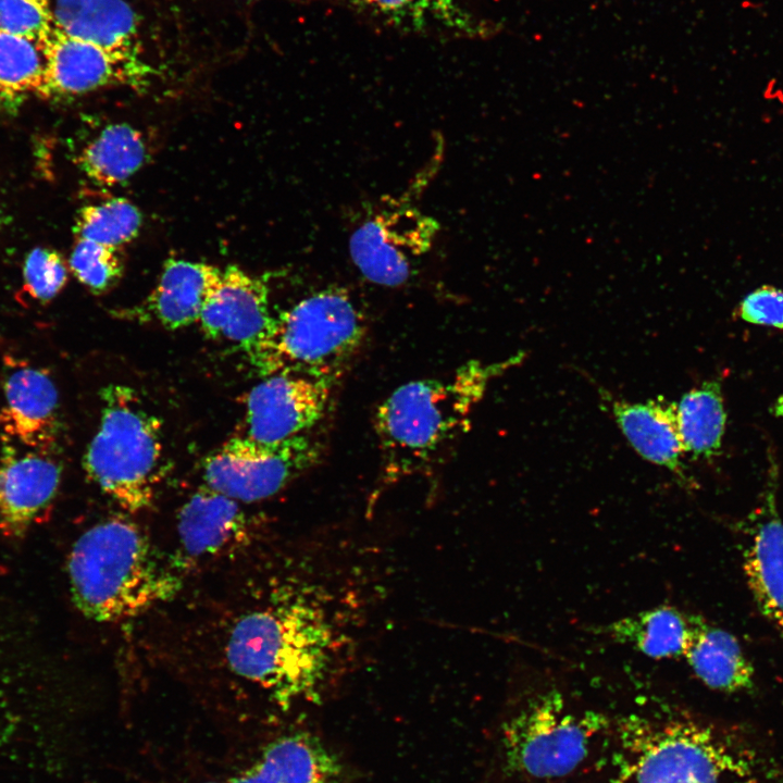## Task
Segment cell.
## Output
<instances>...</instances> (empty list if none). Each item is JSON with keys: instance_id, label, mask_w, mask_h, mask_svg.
<instances>
[{"instance_id": "obj_1", "label": "cell", "mask_w": 783, "mask_h": 783, "mask_svg": "<svg viewBox=\"0 0 783 783\" xmlns=\"http://www.w3.org/2000/svg\"><path fill=\"white\" fill-rule=\"evenodd\" d=\"M334 652V631L322 610L295 597L249 606L229 622L223 644L229 670L284 708L320 697Z\"/></svg>"}, {"instance_id": "obj_2", "label": "cell", "mask_w": 783, "mask_h": 783, "mask_svg": "<svg viewBox=\"0 0 783 783\" xmlns=\"http://www.w3.org/2000/svg\"><path fill=\"white\" fill-rule=\"evenodd\" d=\"M525 358L471 360L446 377L407 382L376 408L374 431L382 477L391 483L433 465L470 425V415L497 376Z\"/></svg>"}, {"instance_id": "obj_3", "label": "cell", "mask_w": 783, "mask_h": 783, "mask_svg": "<svg viewBox=\"0 0 783 783\" xmlns=\"http://www.w3.org/2000/svg\"><path fill=\"white\" fill-rule=\"evenodd\" d=\"M618 731L631 783H783L766 749L710 724L632 714Z\"/></svg>"}, {"instance_id": "obj_4", "label": "cell", "mask_w": 783, "mask_h": 783, "mask_svg": "<svg viewBox=\"0 0 783 783\" xmlns=\"http://www.w3.org/2000/svg\"><path fill=\"white\" fill-rule=\"evenodd\" d=\"M67 569L76 607L97 622L138 616L173 598L182 585L146 534L120 518L86 530L73 545Z\"/></svg>"}, {"instance_id": "obj_5", "label": "cell", "mask_w": 783, "mask_h": 783, "mask_svg": "<svg viewBox=\"0 0 783 783\" xmlns=\"http://www.w3.org/2000/svg\"><path fill=\"white\" fill-rule=\"evenodd\" d=\"M365 334V319L349 291L330 286L272 315L246 355L263 377L294 374L336 384Z\"/></svg>"}, {"instance_id": "obj_6", "label": "cell", "mask_w": 783, "mask_h": 783, "mask_svg": "<svg viewBox=\"0 0 783 783\" xmlns=\"http://www.w3.org/2000/svg\"><path fill=\"white\" fill-rule=\"evenodd\" d=\"M100 396L99 428L84 456V469L123 509H146L163 473L161 421L128 386L110 384Z\"/></svg>"}, {"instance_id": "obj_7", "label": "cell", "mask_w": 783, "mask_h": 783, "mask_svg": "<svg viewBox=\"0 0 783 783\" xmlns=\"http://www.w3.org/2000/svg\"><path fill=\"white\" fill-rule=\"evenodd\" d=\"M608 719L571 709L557 689L531 697L501 729L506 769L527 780L558 779L586 759Z\"/></svg>"}, {"instance_id": "obj_8", "label": "cell", "mask_w": 783, "mask_h": 783, "mask_svg": "<svg viewBox=\"0 0 783 783\" xmlns=\"http://www.w3.org/2000/svg\"><path fill=\"white\" fill-rule=\"evenodd\" d=\"M323 451L308 433L270 444L235 436L203 460L204 485L239 502L263 500L314 468Z\"/></svg>"}, {"instance_id": "obj_9", "label": "cell", "mask_w": 783, "mask_h": 783, "mask_svg": "<svg viewBox=\"0 0 783 783\" xmlns=\"http://www.w3.org/2000/svg\"><path fill=\"white\" fill-rule=\"evenodd\" d=\"M439 225L418 209L381 212L364 221L349 239V253L370 282L397 287L411 276L412 261L427 252Z\"/></svg>"}, {"instance_id": "obj_10", "label": "cell", "mask_w": 783, "mask_h": 783, "mask_svg": "<svg viewBox=\"0 0 783 783\" xmlns=\"http://www.w3.org/2000/svg\"><path fill=\"white\" fill-rule=\"evenodd\" d=\"M44 74L38 96L83 95L117 85L141 86L151 70L128 58L63 32L57 25L40 46Z\"/></svg>"}, {"instance_id": "obj_11", "label": "cell", "mask_w": 783, "mask_h": 783, "mask_svg": "<svg viewBox=\"0 0 783 783\" xmlns=\"http://www.w3.org/2000/svg\"><path fill=\"white\" fill-rule=\"evenodd\" d=\"M334 386L294 374L263 377L247 397L246 436L270 444L309 433L324 419Z\"/></svg>"}, {"instance_id": "obj_12", "label": "cell", "mask_w": 783, "mask_h": 783, "mask_svg": "<svg viewBox=\"0 0 783 783\" xmlns=\"http://www.w3.org/2000/svg\"><path fill=\"white\" fill-rule=\"evenodd\" d=\"M776 468L759 506L748 517L743 546V569L761 613L783 639V519L776 502Z\"/></svg>"}, {"instance_id": "obj_13", "label": "cell", "mask_w": 783, "mask_h": 783, "mask_svg": "<svg viewBox=\"0 0 783 783\" xmlns=\"http://www.w3.org/2000/svg\"><path fill=\"white\" fill-rule=\"evenodd\" d=\"M0 426L4 434L29 450L50 451L60 428L59 395L49 373L17 364L3 382Z\"/></svg>"}, {"instance_id": "obj_14", "label": "cell", "mask_w": 783, "mask_h": 783, "mask_svg": "<svg viewBox=\"0 0 783 783\" xmlns=\"http://www.w3.org/2000/svg\"><path fill=\"white\" fill-rule=\"evenodd\" d=\"M269 295L264 278L237 265L226 266L198 321L202 333L213 340L236 344L246 352L272 319Z\"/></svg>"}, {"instance_id": "obj_15", "label": "cell", "mask_w": 783, "mask_h": 783, "mask_svg": "<svg viewBox=\"0 0 783 783\" xmlns=\"http://www.w3.org/2000/svg\"><path fill=\"white\" fill-rule=\"evenodd\" d=\"M621 432L645 460L667 469L685 488L693 481L683 463L685 449L680 436L675 402L661 397L645 402H630L598 388Z\"/></svg>"}, {"instance_id": "obj_16", "label": "cell", "mask_w": 783, "mask_h": 783, "mask_svg": "<svg viewBox=\"0 0 783 783\" xmlns=\"http://www.w3.org/2000/svg\"><path fill=\"white\" fill-rule=\"evenodd\" d=\"M60 464L45 452L7 448L0 457V531L18 537L53 500Z\"/></svg>"}, {"instance_id": "obj_17", "label": "cell", "mask_w": 783, "mask_h": 783, "mask_svg": "<svg viewBox=\"0 0 783 783\" xmlns=\"http://www.w3.org/2000/svg\"><path fill=\"white\" fill-rule=\"evenodd\" d=\"M222 270L211 264L183 259L166 260L156 287L123 316L139 322H157L178 330L199 321L217 287Z\"/></svg>"}, {"instance_id": "obj_18", "label": "cell", "mask_w": 783, "mask_h": 783, "mask_svg": "<svg viewBox=\"0 0 783 783\" xmlns=\"http://www.w3.org/2000/svg\"><path fill=\"white\" fill-rule=\"evenodd\" d=\"M387 26L418 35L481 39L495 26L480 16L467 0H351Z\"/></svg>"}, {"instance_id": "obj_19", "label": "cell", "mask_w": 783, "mask_h": 783, "mask_svg": "<svg viewBox=\"0 0 783 783\" xmlns=\"http://www.w3.org/2000/svg\"><path fill=\"white\" fill-rule=\"evenodd\" d=\"M247 518L239 501L204 485L183 505L177 534L183 555L202 560L215 557L243 540Z\"/></svg>"}, {"instance_id": "obj_20", "label": "cell", "mask_w": 783, "mask_h": 783, "mask_svg": "<svg viewBox=\"0 0 783 783\" xmlns=\"http://www.w3.org/2000/svg\"><path fill=\"white\" fill-rule=\"evenodd\" d=\"M336 755L309 732L286 734L271 742L260 759L228 783H340Z\"/></svg>"}, {"instance_id": "obj_21", "label": "cell", "mask_w": 783, "mask_h": 783, "mask_svg": "<svg viewBox=\"0 0 783 783\" xmlns=\"http://www.w3.org/2000/svg\"><path fill=\"white\" fill-rule=\"evenodd\" d=\"M55 25L113 53L140 58L137 15L126 0H53Z\"/></svg>"}, {"instance_id": "obj_22", "label": "cell", "mask_w": 783, "mask_h": 783, "mask_svg": "<svg viewBox=\"0 0 783 783\" xmlns=\"http://www.w3.org/2000/svg\"><path fill=\"white\" fill-rule=\"evenodd\" d=\"M683 658L707 687L724 693L749 688L754 668L728 631L692 616V634Z\"/></svg>"}, {"instance_id": "obj_23", "label": "cell", "mask_w": 783, "mask_h": 783, "mask_svg": "<svg viewBox=\"0 0 783 783\" xmlns=\"http://www.w3.org/2000/svg\"><path fill=\"white\" fill-rule=\"evenodd\" d=\"M692 616L660 605L601 625L600 634L655 659L683 658L692 634Z\"/></svg>"}, {"instance_id": "obj_24", "label": "cell", "mask_w": 783, "mask_h": 783, "mask_svg": "<svg viewBox=\"0 0 783 783\" xmlns=\"http://www.w3.org/2000/svg\"><path fill=\"white\" fill-rule=\"evenodd\" d=\"M146 157L141 133L128 124L117 123L104 127L82 150L78 165L95 184L112 187L136 173Z\"/></svg>"}, {"instance_id": "obj_25", "label": "cell", "mask_w": 783, "mask_h": 783, "mask_svg": "<svg viewBox=\"0 0 783 783\" xmlns=\"http://www.w3.org/2000/svg\"><path fill=\"white\" fill-rule=\"evenodd\" d=\"M675 409L685 453L696 459L718 455L726 422L720 383L711 380L694 387L681 397Z\"/></svg>"}, {"instance_id": "obj_26", "label": "cell", "mask_w": 783, "mask_h": 783, "mask_svg": "<svg viewBox=\"0 0 783 783\" xmlns=\"http://www.w3.org/2000/svg\"><path fill=\"white\" fill-rule=\"evenodd\" d=\"M44 74L40 47L0 29V104L15 105L38 96Z\"/></svg>"}, {"instance_id": "obj_27", "label": "cell", "mask_w": 783, "mask_h": 783, "mask_svg": "<svg viewBox=\"0 0 783 783\" xmlns=\"http://www.w3.org/2000/svg\"><path fill=\"white\" fill-rule=\"evenodd\" d=\"M141 226L138 208L125 198L83 207L76 217V239H86L119 249L133 240Z\"/></svg>"}, {"instance_id": "obj_28", "label": "cell", "mask_w": 783, "mask_h": 783, "mask_svg": "<svg viewBox=\"0 0 783 783\" xmlns=\"http://www.w3.org/2000/svg\"><path fill=\"white\" fill-rule=\"evenodd\" d=\"M69 265L75 277L94 294L111 289L123 274L117 249L86 239H76Z\"/></svg>"}, {"instance_id": "obj_29", "label": "cell", "mask_w": 783, "mask_h": 783, "mask_svg": "<svg viewBox=\"0 0 783 783\" xmlns=\"http://www.w3.org/2000/svg\"><path fill=\"white\" fill-rule=\"evenodd\" d=\"M55 26L50 0H0V29L39 47Z\"/></svg>"}, {"instance_id": "obj_30", "label": "cell", "mask_w": 783, "mask_h": 783, "mask_svg": "<svg viewBox=\"0 0 783 783\" xmlns=\"http://www.w3.org/2000/svg\"><path fill=\"white\" fill-rule=\"evenodd\" d=\"M23 281V288L30 298L48 302L64 287L67 268L57 251L36 248L25 260Z\"/></svg>"}, {"instance_id": "obj_31", "label": "cell", "mask_w": 783, "mask_h": 783, "mask_svg": "<svg viewBox=\"0 0 783 783\" xmlns=\"http://www.w3.org/2000/svg\"><path fill=\"white\" fill-rule=\"evenodd\" d=\"M739 318L751 324L783 330V289L762 286L744 297Z\"/></svg>"}, {"instance_id": "obj_32", "label": "cell", "mask_w": 783, "mask_h": 783, "mask_svg": "<svg viewBox=\"0 0 783 783\" xmlns=\"http://www.w3.org/2000/svg\"><path fill=\"white\" fill-rule=\"evenodd\" d=\"M771 409L774 417L783 419V393L776 398Z\"/></svg>"}]
</instances>
